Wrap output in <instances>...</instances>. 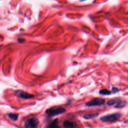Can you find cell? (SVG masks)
Here are the masks:
<instances>
[{"label":"cell","instance_id":"cell-2","mask_svg":"<svg viewBox=\"0 0 128 128\" xmlns=\"http://www.w3.org/2000/svg\"><path fill=\"white\" fill-rule=\"evenodd\" d=\"M121 116L120 113L114 112L103 116L100 118V120L103 122H114L120 120Z\"/></svg>","mask_w":128,"mask_h":128},{"label":"cell","instance_id":"cell-3","mask_svg":"<svg viewBox=\"0 0 128 128\" xmlns=\"http://www.w3.org/2000/svg\"><path fill=\"white\" fill-rule=\"evenodd\" d=\"M106 104L109 106H114L116 108H120L126 106V102L120 98H116L108 100Z\"/></svg>","mask_w":128,"mask_h":128},{"label":"cell","instance_id":"cell-11","mask_svg":"<svg viewBox=\"0 0 128 128\" xmlns=\"http://www.w3.org/2000/svg\"><path fill=\"white\" fill-rule=\"evenodd\" d=\"M8 116L9 117V118L11 120H18V115L17 114H13V113H10L8 114Z\"/></svg>","mask_w":128,"mask_h":128},{"label":"cell","instance_id":"cell-6","mask_svg":"<svg viewBox=\"0 0 128 128\" xmlns=\"http://www.w3.org/2000/svg\"><path fill=\"white\" fill-rule=\"evenodd\" d=\"M62 126L64 128H77L78 124L75 121L68 120L64 122Z\"/></svg>","mask_w":128,"mask_h":128},{"label":"cell","instance_id":"cell-8","mask_svg":"<svg viewBox=\"0 0 128 128\" xmlns=\"http://www.w3.org/2000/svg\"><path fill=\"white\" fill-rule=\"evenodd\" d=\"M46 128H61L59 124L58 120V118L52 120L46 126Z\"/></svg>","mask_w":128,"mask_h":128},{"label":"cell","instance_id":"cell-5","mask_svg":"<svg viewBox=\"0 0 128 128\" xmlns=\"http://www.w3.org/2000/svg\"><path fill=\"white\" fill-rule=\"evenodd\" d=\"M39 124L36 118H30L28 119L24 124L26 128H36Z\"/></svg>","mask_w":128,"mask_h":128},{"label":"cell","instance_id":"cell-10","mask_svg":"<svg viewBox=\"0 0 128 128\" xmlns=\"http://www.w3.org/2000/svg\"><path fill=\"white\" fill-rule=\"evenodd\" d=\"M99 94H102V95H104V96H108V95H110L112 94V91L110 90H109L107 89H106V88H104V89H102L100 90V91H99Z\"/></svg>","mask_w":128,"mask_h":128},{"label":"cell","instance_id":"cell-1","mask_svg":"<svg viewBox=\"0 0 128 128\" xmlns=\"http://www.w3.org/2000/svg\"><path fill=\"white\" fill-rule=\"evenodd\" d=\"M66 112V109L62 106H52L46 111V113L50 116H54L59 114L64 113Z\"/></svg>","mask_w":128,"mask_h":128},{"label":"cell","instance_id":"cell-4","mask_svg":"<svg viewBox=\"0 0 128 128\" xmlns=\"http://www.w3.org/2000/svg\"><path fill=\"white\" fill-rule=\"evenodd\" d=\"M105 103V99L102 98H95L86 102V106L89 107L100 106L104 105Z\"/></svg>","mask_w":128,"mask_h":128},{"label":"cell","instance_id":"cell-7","mask_svg":"<svg viewBox=\"0 0 128 128\" xmlns=\"http://www.w3.org/2000/svg\"><path fill=\"white\" fill-rule=\"evenodd\" d=\"M15 94L18 96L20 97V98H24V99H28V98H30L32 97H34V96L28 94L26 92L22 91L20 90H16L15 92Z\"/></svg>","mask_w":128,"mask_h":128},{"label":"cell","instance_id":"cell-9","mask_svg":"<svg viewBox=\"0 0 128 128\" xmlns=\"http://www.w3.org/2000/svg\"><path fill=\"white\" fill-rule=\"evenodd\" d=\"M98 113H94L90 114H86L83 116V118L85 120H90L96 118L98 116Z\"/></svg>","mask_w":128,"mask_h":128},{"label":"cell","instance_id":"cell-12","mask_svg":"<svg viewBox=\"0 0 128 128\" xmlns=\"http://www.w3.org/2000/svg\"><path fill=\"white\" fill-rule=\"evenodd\" d=\"M118 91H119V90L118 89V88L115 87V86H114V87L112 88V94H116V93L118 92Z\"/></svg>","mask_w":128,"mask_h":128}]
</instances>
